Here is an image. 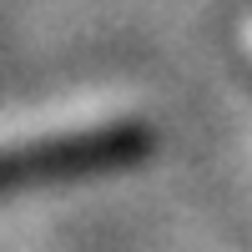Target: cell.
I'll use <instances>...</instances> for the list:
<instances>
[{
	"mask_svg": "<svg viewBox=\"0 0 252 252\" xmlns=\"http://www.w3.org/2000/svg\"><path fill=\"white\" fill-rule=\"evenodd\" d=\"M146 152H152V126H141V121L96 126V131L61 136V141H35V146H20V152H0V192L111 172V166L141 161Z\"/></svg>",
	"mask_w": 252,
	"mask_h": 252,
	"instance_id": "cell-1",
	"label": "cell"
}]
</instances>
